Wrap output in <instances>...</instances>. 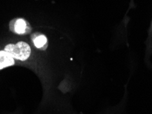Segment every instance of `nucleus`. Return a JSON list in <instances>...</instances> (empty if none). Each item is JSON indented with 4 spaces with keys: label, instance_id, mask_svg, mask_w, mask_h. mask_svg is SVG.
<instances>
[{
    "label": "nucleus",
    "instance_id": "obj_4",
    "mask_svg": "<svg viewBox=\"0 0 152 114\" xmlns=\"http://www.w3.org/2000/svg\"><path fill=\"white\" fill-rule=\"evenodd\" d=\"M14 64V58L6 51H0V70Z\"/></svg>",
    "mask_w": 152,
    "mask_h": 114
},
{
    "label": "nucleus",
    "instance_id": "obj_1",
    "mask_svg": "<svg viewBox=\"0 0 152 114\" xmlns=\"http://www.w3.org/2000/svg\"><path fill=\"white\" fill-rule=\"evenodd\" d=\"M11 56L15 59L25 61L30 57L31 49L28 43L25 42H19L16 44H9L5 46V50Z\"/></svg>",
    "mask_w": 152,
    "mask_h": 114
},
{
    "label": "nucleus",
    "instance_id": "obj_2",
    "mask_svg": "<svg viewBox=\"0 0 152 114\" xmlns=\"http://www.w3.org/2000/svg\"><path fill=\"white\" fill-rule=\"evenodd\" d=\"M10 29L12 32L19 35L27 34L32 30L28 22L23 19H15L11 21Z\"/></svg>",
    "mask_w": 152,
    "mask_h": 114
},
{
    "label": "nucleus",
    "instance_id": "obj_3",
    "mask_svg": "<svg viewBox=\"0 0 152 114\" xmlns=\"http://www.w3.org/2000/svg\"><path fill=\"white\" fill-rule=\"evenodd\" d=\"M31 38L37 48L41 49V50H45L47 48L48 39L45 35L41 34L39 33H34L32 35Z\"/></svg>",
    "mask_w": 152,
    "mask_h": 114
}]
</instances>
